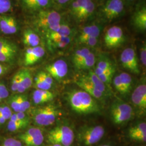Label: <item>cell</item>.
<instances>
[{
	"label": "cell",
	"instance_id": "1",
	"mask_svg": "<svg viewBox=\"0 0 146 146\" xmlns=\"http://www.w3.org/2000/svg\"><path fill=\"white\" fill-rule=\"evenodd\" d=\"M94 98L82 89H75L68 93L67 100L72 109L80 114L100 112L99 106Z\"/></svg>",
	"mask_w": 146,
	"mask_h": 146
},
{
	"label": "cell",
	"instance_id": "2",
	"mask_svg": "<svg viewBox=\"0 0 146 146\" xmlns=\"http://www.w3.org/2000/svg\"><path fill=\"white\" fill-rule=\"evenodd\" d=\"M37 26L48 33L57 32L61 25V16L55 11H41L36 18Z\"/></svg>",
	"mask_w": 146,
	"mask_h": 146
},
{
	"label": "cell",
	"instance_id": "3",
	"mask_svg": "<svg viewBox=\"0 0 146 146\" xmlns=\"http://www.w3.org/2000/svg\"><path fill=\"white\" fill-rule=\"evenodd\" d=\"M48 140L52 145L70 146L74 140V133L69 126L61 125L54 128L49 133Z\"/></svg>",
	"mask_w": 146,
	"mask_h": 146
},
{
	"label": "cell",
	"instance_id": "4",
	"mask_svg": "<svg viewBox=\"0 0 146 146\" xmlns=\"http://www.w3.org/2000/svg\"><path fill=\"white\" fill-rule=\"evenodd\" d=\"M104 133L105 129L102 125L84 127L79 131L78 137L84 146H92L100 141Z\"/></svg>",
	"mask_w": 146,
	"mask_h": 146
},
{
	"label": "cell",
	"instance_id": "5",
	"mask_svg": "<svg viewBox=\"0 0 146 146\" xmlns=\"http://www.w3.org/2000/svg\"><path fill=\"white\" fill-rule=\"evenodd\" d=\"M58 114L57 108L53 105H48L35 110L33 112V120L38 125H52Z\"/></svg>",
	"mask_w": 146,
	"mask_h": 146
},
{
	"label": "cell",
	"instance_id": "6",
	"mask_svg": "<svg viewBox=\"0 0 146 146\" xmlns=\"http://www.w3.org/2000/svg\"><path fill=\"white\" fill-rule=\"evenodd\" d=\"M110 115L113 122L117 125L122 124L131 120L133 109L131 105L123 101H116L112 104Z\"/></svg>",
	"mask_w": 146,
	"mask_h": 146
},
{
	"label": "cell",
	"instance_id": "7",
	"mask_svg": "<svg viewBox=\"0 0 146 146\" xmlns=\"http://www.w3.org/2000/svg\"><path fill=\"white\" fill-rule=\"evenodd\" d=\"M120 61L122 66L135 74L140 73L138 58L135 51L131 48L125 49L121 54Z\"/></svg>",
	"mask_w": 146,
	"mask_h": 146
},
{
	"label": "cell",
	"instance_id": "8",
	"mask_svg": "<svg viewBox=\"0 0 146 146\" xmlns=\"http://www.w3.org/2000/svg\"><path fill=\"white\" fill-rule=\"evenodd\" d=\"M20 141L27 146H41L44 141L42 131L38 128H31L19 136Z\"/></svg>",
	"mask_w": 146,
	"mask_h": 146
},
{
	"label": "cell",
	"instance_id": "9",
	"mask_svg": "<svg viewBox=\"0 0 146 146\" xmlns=\"http://www.w3.org/2000/svg\"><path fill=\"white\" fill-rule=\"evenodd\" d=\"M124 39L123 32L119 27H110L104 35V43L108 48L119 47L124 41Z\"/></svg>",
	"mask_w": 146,
	"mask_h": 146
},
{
	"label": "cell",
	"instance_id": "10",
	"mask_svg": "<svg viewBox=\"0 0 146 146\" xmlns=\"http://www.w3.org/2000/svg\"><path fill=\"white\" fill-rule=\"evenodd\" d=\"M123 9L122 0H109L102 8V14L106 19L112 20L120 16Z\"/></svg>",
	"mask_w": 146,
	"mask_h": 146
},
{
	"label": "cell",
	"instance_id": "11",
	"mask_svg": "<svg viewBox=\"0 0 146 146\" xmlns=\"http://www.w3.org/2000/svg\"><path fill=\"white\" fill-rule=\"evenodd\" d=\"M131 101L140 113H146V84H141L137 86L131 94Z\"/></svg>",
	"mask_w": 146,
	"mask_h": 146
},
{
	"label": "cell",
	"instance_id": "12",
	"mask_svg": "<svg viewBox=\"0 0 146 146\" xmlns=\"http://www.w3.org/2000/svg\"><path fill=\"white\" fill-rule=\"evenodd\" d=\"M47 73H48L52 78L57 81H61L68 73V65L63 60H58L52 63L46 68Z\"/></svg>",
	"mask_w": 146,
	"mask_h": 146
},
{
	"label": "cell",
	"instance_id": "13",
	"mask_svg": "<svg viewBox=\"0 0 146 146\" xmlns=\"http://www.w3.org/2000/svg\"><path fill=\"white\" fill-rule=\"evenodd\" d=\"M45 50L44 48L41 46L29 47L27 48L25 54V65L26 66H29L35 64L43 58Z\"/></svg>",
	"mask_w": 146,
	"mask_h": 146
},
{
	"label": "cell",
	"instance_id": "14",
	"mask_svg": "<svg viewBox=\"0 0 146 146\" xmlns=\"http://www.w3.org/2000/svg\"><path fill=\"white\" fill-rule=\"evenodd\" d=\"M0 30L6 35L16 33L18 31V25L15 19L11 16H0Z\"/></svg>",
	"mask_w": 146,
	"mask_h": 146
},
{
	"label": "cell",
	"instance_id": "15",
	"mask_svg": "<svg viewBox=\"0 0 146 146\" xmlns=\"http://www.w3.org/2000/svg\"><path fill=\"white\" fill-rule=\"evenodd\" d=\"M75 82L78 87L88 93L95 99L102 100L104 98L105 95L96 88L86 77L80 78Z\"/></svg>",
	"mask_w": 146,
	"mask_h": 146
},
{
	"label": "cell",
	"instance_id": "16",
	"mask_svg": "<svg viewBox=\"0 0 146 146\" xmlns=\"http://www.w3.org/2000/svg\"><path fill=\"white\" fill-rule=\"evenodd\" d=\"M33 82V77L31 72L26 69L21 70L20 80L17 92L19 93H24L27 89L31 87Z\"/></svg>",
	"mask_w": 146,
	"mask_h": 146
},
{
	"label": "cell",
	"instance_id": "17",
	"mask_svg": "<svg viewBox=\"0 0 146 146\" xmlns=\"http://www.w3.org/2000/svg\"><path fill=\"white\" fill-rule=\"evenodd\" d=\"M134 26L140 31H145L146 29V7H142L136 11L133 17Z\"/></svg>",
	"mask_w": 146,
	"mask_h": 146
},
{
	"label": "cell",
	"instance_id": "18",
	"mask_svg": "<svg viewBox=\"0 0 146 146\" xmlns=\"http://www.w3.org/2000/svg\"><path fill=\"white\" fill-rule=\"evenodd\" d=\"M54 96L53 94L49 90L36 89L33 94V100L35 104H42L52 100Z\"/></svg>",
	"mask_w": 146,
	"mask_h": 146
},
{
	"label": "cell",
	"instance_id": "19",
	"mask_svg": "<svg viewBox=\"0 0 146 146\" xmlns=\"http://www.w3.org/2000/svg\"><path fill=\"white\" fill-rule=\"evenodd\" d=\"M49 38L55 47L60 48L66 47L70 42V37L63 36L58 32L49 33Z\"/></svg>",
	"mask_w": 146,
	"mask_h": 146
},
{
	"label": "cell",
	"instance_id": "20",
	"mask_svg": "<svg viewBox=\"0 0 146 146\" xmlns=\"http://www.w3.org/2000/svg\"><path fill=\"white\" fill-rule=\"evenodd\" d=\"M23 42L28 47H35L38 46L40 38L35 32L31 29H27L23 33Z\"/></svg>",
	"mask_w": 146,
	"mask_h": 146
},
{
	"label": "cell",
	"instance_id": "21",
	"mask_svg": "<svg viewBox=\"0 0 146 146\" xmlns=\"http://www.w3.org/2000/svg\"><path fill=\"white\" fill-rule=\"evenodd\" d=\"M87 78L92 84L94 87L104 95L107 94V86L100 79L99 76L95 74L94 71H89Z\"/></svg>",
	"mask_w": 146,
	"mask_h": 146
},
{
	"label": "cell",
	"instance_id": "22",
	"mask_svg": "<svg viewBox=\"0 0 146 146\" xmlns=\"http://www.w3.org/2000/svg\"><path fill=\"white\" fill-rule=\"evenodd\" d=\"M100 33L99 27L96 25H92L84 28L78 37V40L87 37H98Z\"/></svg>",
	"mask_w": 146,
	"mask_h": 146
},
{
	"label": "cell",
	"instance_id": "23",
	"mask_svg": "<svg viewBox=\"0 0 146 146\" xmlns=\"http://www.w3.org/2000/svg\"><path fill=\"white\" fill-rule=\"evenodd\" d=\"M95 63V57L93 52H90L88 56L75 67L78 69H89L93 67Z\"/></svg>",
	"mask_w": 146,
	"mask_h": 146
},
{
	"label": "cell",
	"instance_id": "24",
	"mask_svg": "<svg viewBox=\"0 0 146 146\" xmlns=\"http://www.w3.org/2000/svg\"><path fill=\"white\" fill-rule=\"evenodd\" d=\"M23 2L28 8L36 10L47 7L49 0H23Z\"/></svg>",
	"mask_w": 146,
	"mask_h": 146
},
{
	"label": "cell",
	"instance_id": "25",
	"mask_svg": "<svg viewBox=\"0 0 146 146\" xmlns=\"http://www.w3.org/2000/svg\"><path fill=\"white\" fill-rule=\"evenodd\" d=\"M90 52V50L87 48H84L76 50L73 57V62L75 67L78 65L84 58H86Z\"/></svg>",
	"mask_w": 146,
	"mask_h": 146
},
{
	"label": "cell",
	"instance_id": "26",
	"mask_svg": "<svg viewBox=\"0 0 146 146\" xmlns=\"http://www.w3.org/2000/svg\"><path fill=\"white\" fill-rule=\"evenodd\" d=\"M114 66L110 60H100L97 64V66L94 71V73L97 75L104 73L110 69L113 68Z\"/></svg>",
	"mask_w": 146,
	"mask_h": 146
},
{
	"label": "cell",
	"instance_id": "27",
	"mask_svg": "<svg viewBox=\"0 0 146 146\" xmlns=\"http://www.w3.org/2000/svg\"><path fill=\"white\" fill-rule=\"evenodd\" d=\"M119 76L123 86L125 94L129 93L131 90L133 84L132 78L131 75L128 73L123 72L121 73Z\"/></svg>",
	"mask_w": 146,
	"mask_h": 146
},
{
	"label": "cell",
	"instance_id": "28",
	"mask_svg": "<svg viewBox=\"0 0 146 146\" xmlns=\"http://www.w3.org/2000/svg\"><path fill=\"white\" fill-rule=\"evenodd\" d=\"M92 0H76L72 4V13L76 17Z\"/></svg>",
	"mask_w": 146,
	"mask_h": 146
},
{
	"label": "cell",
	"instance_id": "29",
	"mask_svg": "<svg viewBox=\"0 0 146 146\" xmlns=\"http://www.w3.org/2000/svg\"><path fill=\"white\" fill-rule=\"evenodd\" d=\"M95 5L94 3L92 2V1H91L84 8V10L78 14V16H77V18L79 20L86 19L93 13Z\"/></svg>",
	"mask_w": 146,
	"mask_h": 146
},
{
	"label": "cell",
	"instance_id": "30",
	"mask_svg": "<svg viewBox=\"0 0 146 146\" xmlns=\"http://www.w3.org/2000/svg\"><path fill=\"white\" fill-rule=\"evenodd\" d=\"M0 51L17 52V47L15 45L8 40H0Z\"/></svg>",
	"mask_w": 146,
	"mask_h": 146
},
{
	"label": "cell",
	"instance_id": "31",
	"mask_svg": "<svg viewBox=\"0 0 146 146\" xmlns=\"http://www.w3.org/2000/svg\"><path fill=\"white\" fill-rule=\"evenodd\" d=\"M115 69L114 67L110 69L109 70L98 75L100 79L104 83L106 86H109L111 83L112 78L115 73Z\"/></svg>",
	"mask_w": 146,
	"mask_h": 146
},
{
	"label": "cell",
	"instance_id": "32",
	"mask_svg": "<svg viewBox=\"0 0 146 146\" xmlns=\"http://www.w3.org/2000/svg\"><path fill=\"white\" fill-rule=\"evenodd\" d=\"M143 132H146V123L145 122L139 123L131 127L128 131V135L131 136Z\"/></svg>",
	"mask_w": 146,
	"mask_h": 146
},
{
	"label": "cell",
	"instance_id": "33",
	"mask_svg": "<svg viewBox=\"0 0 146 146\" xmlns=\"http://www.w3.org/2000/svg\"><path fill=\"white\" fill-rule=\"evenodd\" d=\"M35 86L37 88V89L47 90H49L52 87V85L47 84V82L44 81L37 75L35 78Z\"/></svg>",
	"mask_w": 146,
	"mask_h": 146
},
{
	"label": "cell",
	"instance_id": "34",
	"mask_svg": "<svg viewBox=\"0 0 146 146\" xmlns=\"http://www.w3.org/2000/svg\"><path fill=\"white\" fill-rule=\"evenodd\" d=\"M28 125L22 122H17L10 121H9L8 125H7V129L10 131H16L21 129L22 128H23L27 126Z\"/></svg>",
	"mask_w": 146,
	"mask_h": 146
},
{
	"label": "cell",
	"instance_id": "35",
	"mask_svg": "<svg viewBox=\"0 0 146 146\" xmlns=\"http://www.w3.org/2000/svg\"><path fill=\"white\" fill-rule=\"evenodd\" d=\"M16 52H1L0 51V62H10L15 58Z\"/></svg>",
	"mask_w": 146,
	"mask_h": 146
},
{
	"label": "cell",
	"instance_id": "36",
	"mask_svg": "<svg viewBox=\"0 0 146 146\" xmlns=\"http://www.w3.org/2000/svg\"><path fill=\"white\" fill-rule=\"evenodd\" d=\"M1 146H23L22 142L14 138H7L2 142Z\"/></svg>",
	"mask_w": 146,
	"mask_h": 146
},
{
	"label": "cell",
	"instance_id": "37",
	"mask_svg": "<svg viewBox=\"0 0 146 146\" xmlns=\"http://www.w3.org/2000/svg\"><path fill=\"white\" fill-rule=\"evenodd\" d=\"M11 7V0H0V14L10 11Z\"/></svg>",
	"mask_w": 146,
	"mask_h": 146
},
{
	"label": "cell",
	"instance_id": "38",
	"mask_svg": "<svg viewBox=\"0 0 146 146\" xmlns=\"http://www.w3.org/2000/svg\"><path fill=\"white\" fill-rule=\"evenodd\" d=\"M11 107L16 113L21 112L20 96H15L11 99Z\"/></svg>",
	"mask_w": 146,
	"mask_h": 146
},
{
	"label": "cell",
	"instance_id": "39",
	"mask_svg": "<svg viewBox=\"0 0 146 146\" xmlns=\"http://www.w3.org/2000/svg\"><path fill=\"white\" fill-rule=\"evenodd\" d=\"M113 84L115 87V88L116 89L117 92H119L121 94H123V95L125 94L123 86L121 81V80L119 75L116 76L113 79Z\"/></svg>",
	"mask_w": 146,
	"mask_h": 146
},
{
	"label": "cell",
	"instance_id": "40",
	"mask_svg": "<svg viewBox=\"0 0 146 146\" xmlns=\"http://www.w3.org/2000/svg\"><path fill=\"white\" fill-rule=\"evenodd\" d=\"M20 70L16 73L12 79L11 89L13 92H17L19 84L20 82Z\"/></svg>",
	"mask_w": 146,
	"mask_h": 146
},
{
	"label": "cell",
	"instance_id": "41",
	"mask_svg": "<svg viewBox=\"0 0 146 146\" xmlns=\"http://www.w3.org/2000/svg\"><path fill=\"white\" fill-rule=\"evenodd\" d=\"M79 41L81 43L86 44L88 46L94 47L98 43V38L94 37H87V38L80 39L79 40Z\"/></svg>",
	"mask_w": 146,
	"mask_h": 146
},
{
	"label": "cell",
	"instance_id": "42",
	"mask_svg": "<svg viewBox=\"0 0 146 146\" xmlns=\"http://www.w3.org/2000/svg\"><path fill=\"white\" fill-rule=\"evenodd\" d=\"M20 104L21 112H25L31 107V104L26 97L23 95L20 96Z\"/></svg>",
	"mask_w": 146,
	"mask_h": 146
},
{
	"label": "cell",
	"instance_id": "43",
	"mask_svg": "<svg viewBox=\"0 0 146 146\" xmlns=\"http://www.w3.org/2000/svg\"><path fill=\"white\" fill-rule=\"evenodd\" d=\"M11 108L7 106H0V115L5 117L6 120L10 119L12 115Z\"/></svg>",
	"mask_w": 146,
	"mask_h": 146
},
{
	"label": "cell",
	"instance_id": "44",
	"mask_svg": "<svg viewBox=\"0 0 146 146\" xmlns=\"http://www.w3.org/2000/svg\"><path fill=\"white\" fill-rule=\"evenodd\" d=\"M58 33L65 36H69L71 34L70 28L66 24H61L60 28L58 31Z\"/></svg>",
	"mask_w": 146,
	"mask_h": 146
},
{
	"label": "cell",
	"instance_id": "45",
	"mask_svg": "<svg viewBox=\"0 0 146 146\" xmlns=\"http://www.w3.org/2000/svg\"><path fill=\"white\" fill-rule=\"evenodd\" d=\"M37 75L42 79L44 81L52 86L53 84V78L47 72H40L37 74Z\"/></svg>",
	"mask_w": 146,
	"mask_h": 146
},
{
	"label": "cell",
	"instance_id": "46",
	"mask_svg": "<svg viewBox=\"0 0 146 146\" xmlns=\"http://www.w3.org/2000/svg\"><path fill=\"white\" fill-rule=\"evenodd\" d=\"M131 139L139 142H145L146 140V132L141 133L129 136Z\"/></svg>",
	"mask_w": 146,
	"mask_h": 146
},
{
	"label": "cell",
	"instance_id": "47",
	"mask_svg": "<svg viewBox=\"0 0 146 146\" xmlns=\"http://www.w3.org/2000/svg\"><path fill=\"white\" fill-rule=\"evenodd\" d=\"M140 59L141 63L143 66H146V46L144 44L142 45L140 49Z\"/></svg>",
	"mask_w": 146,
	"mask_h": 146
},
{
	"label": "cell",
	"instance_id": "48",
	"mask_svg": "<svg viewBox=\"0 0 146 146\" xmlns=\"http://www.w3.org/2000/svg\"><path fill=\"white\" fill-rule=\"evenodd\" d=\"M9 95V92L6 88L5 86L2 84H0V98L5 99Z\"/></svg>",
	"mask_w": 146,
	"mask_h": 146
},
{
	"label": "cell",
	"instance_id": "49",
	"mask_svg": "<svg viewBox=\"0 0 146 146\" xmlns=\"http://www.w3.org/2000/svg\"><path fill=\"white\" fill-rule=\"evenodd\" d=\"M7 68L2 64H0V76L3 75L7 72Z\"/></svg>",
	"mask_w": 146,
	"mask_h": 146
},
{
	"label": "cell",
	"instance_id": "50",
	"mask_svg": "<svg viewBox=\"0 0 146 146\" xmlns=\"http://www.w3.org/2000/svg\"><path fill=\"white\" fill-rule=\"evenodd\" d=\"M6 121H7V120L5 119V117H3L1 115H0V125H2V124L5 123Z\"/></svg>",
	"mask_w": 146,
	"mask_h": 146
},
{
	"label": "cell",
	"instance_id": "51",
	"mask_svg": "<svg viewBox=\"0 0 146 146\" xmlns=\"http://www.w3.org/2000/svg\"><path fill=\"white\" fill-rule=\"evenodd\" d=\"M55 1H57L58 3H59L60 4H64V3L68 2L69 0H55Z\"/></svg>",
	"mask_w": 146,
	"mask_h": 146
},
{
	"label": "cell",
	"instance_id": "52",
	"mask_svg": "<svg viewBox=\"0 0 146 146\" xmlns=\"http://www.w3.org/2000/svg\"><path fill=\"white\" fill-rule=\"evenodd\" d=\"M52 146H61V145H58V144H54V145H53Z\"/></svg>",
	"mask_w": 146,
	"mask_h": 146
},
{
	"label": "cell",
	"instance_id": "53",
	"mask_svg": "<svg viewBox=\"0 0 146 146\" xmlns=\"http://www.w3.org/2000/svg\"><path fill=\"white\" fill-rule=\"evenodd\" d=\"M111 146L110 145H102V146Z\"/></svg>",
	"mask_w": 146,
	"mask_h": 146
},
{
	"label": "cell",
	"instance_id": "54",
	"mask_svg": "<svg viewBox=\"0 0 146 146\" xmlns=\"http://www.w3.org/2000/svg\"><path fill=\"white\" fill-rule=\"evenodd\" d=\"M2 99H1V98H0V102H1V101H2Z\"/></svg>",
	"mask_w": 146,
	"mask_h": 146
},
{
	"label": "cell",
	"instance_id": "55",
	"mask_svg": "<svg viewBox=\"0 0 146 146\" xmlns=\"http://www.w3.org/2000/svg\"><path fill=\"white\" fill-rule=\"evenodd\" d=\"M129 1H133V0H129Z\"/></svg>",
	"mask_w": 146,
	"mask_h": 146
}]
</instances>
